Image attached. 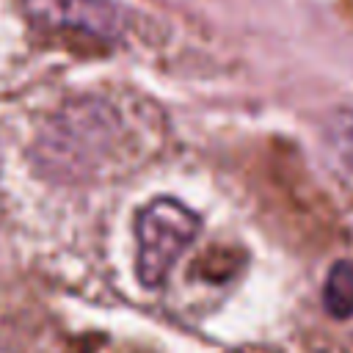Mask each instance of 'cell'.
I'll return each mask as SVG.
<instances>
[{
	"instance_id": "obj_3",
	"label": "cell",
	"mask_w": 353,
	"mask_h": 353,
	"mask_svg": "<svg viewBox=\"0 0 353 353\" xmlns=\"http://www.w3.org/2000/svg\"><path fill=\"white\" fill-rule=\"evenodd\" d=\"M323 306L331 317H353V259H339L331 265L323 284Z\"/></svg>"
},
{
	"instance_id": "obj_2",
	"label": "cell",
	"mask_w": 353,
	"mask_h": 353,
	"mask_svg": "<svg viewBox=\"0 0 353 353\" xmlns=\"http://www.w3.org/2000/svg\"><path fill=\"white\" fill-rule=\"evenodd\" d=\"M25 11L44 28L77 30L102 41H113L124 30V14L110 0H25Z\"/></svg>"
},
{
	"instance_id": "obj_4",
	"label": "cell",
	"mask_w": 353,
	"mask_h": 353,
	"mask_svg": "<svg viewBox=\"0 0 353 353\" xmlns=\"http://www.w3.org/2000/svg\"><path fill=\"white\" fill-rule=\"evenodd\" d=\"M334 143H336L342 160L353 168V113H345V116L334 124Z\"/></svg>"
},
{
	"instance_id": "obj_1",
	"label": "cell",
	"mask_w": 353,
	"mask_h": 353,
	"mask_svg": "<svg viewBox=\"0 0 353 353\" xmlns=\"http://www.w3.org/2000/svg\"><path fill=\"white\" fill-rule=\"evenodd\" d=\"M201 218L176 199H154L135 215V270L149 290L165 284L168 273L196 240Z\"/></svg>"
}]
</instances>
